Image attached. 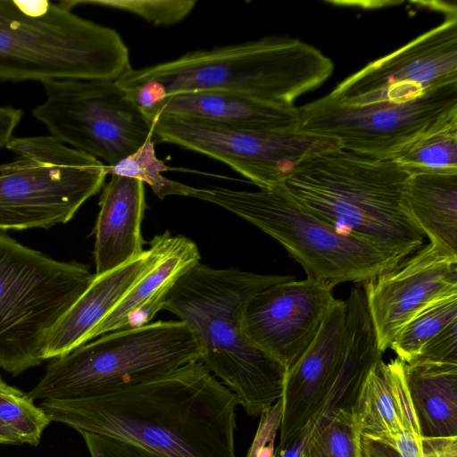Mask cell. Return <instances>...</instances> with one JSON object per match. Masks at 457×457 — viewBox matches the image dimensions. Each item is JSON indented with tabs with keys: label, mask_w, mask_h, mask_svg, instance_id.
<instances>
[{
	"label": "cell",
	"mask_w": 457,
	"mask_h": 457,
	"mask_svg": "<svg viewBox=\"0 0 457 457\" xmlns=\"http://www.w3.org/2000/svg\"><path fill=\"white\" fill-rule=\"evenodd\" d=\"M302 457H361L359 424L353 409L326 413Z\"/></svg>",
	"instance_id": "26"
},
{
	"label": "cell",
	"mask_w": 457,
	"mask_h": 457,
	"mask_svg": "<svg viewBox=\"0 0 457 457\" xmlns=\"http://www.w3.org/2000/svg\"><path fill=\"white\" fill-rule=\"evenodd\" d=\"M362 287L383 353L417 314L457 295V254L429 242Z\"/></svg>",
	"instance_id": "14"
},
{
	"label": "cell",
	"mask_w": 457,
	"mask_h": 457,
	"mask_svg": "<svg viewBox=\"0 0 457 457\" xmlns=\"http://www.w3.org/2000/svg\"><path fill=\"white\" fill-rule=\"evenodd\" d=\"M404 375L421 438L457 437V365L405 363Z\"/></svg>",
	"instance_id": "23"
},
{
	"label": "cell",
	"mask_w": 457,
	"mask_h": 457,
	"mask_svg": "<svg viewBox=\"0 0 457 457\" xmlns=\"http://www.w3.org/2000/svg\"><path fill=\"white\" fill-rule=\"evenodd\" d=\"M99 207L94 229L96 275L111 271L145 251L141 235L146 207L144 183L112 174Z\"/></svg>",
	"instance_id": "19"
},
{
	"label": "cell",
	"mask_w": 457,
	"mask_h": 457,
	"mask_svg": "<svg viewBox=\"0 0 457 457\" xmlns=\"http://www.w3.org/2000/svg\"><path fill=\"white\" fill-rule=\"evenodd\" d=\"M155 145L153 138L148 139L136 152L116 165L107 166L108 174L126 176L146 183L160 199L168 195L184 196L187 185L162 175L163 171L171 168L158 159L155 154Z\"/></svg>",
	"instance_id": "28"
},
{
	"label": "cell",
	"mask_w": 457,
	"mask_h": 457,
	"mask_svg": "<svg viewBox=\"0 0 457 457\" xmlns=\"http://www.w3.org/2000/svg\"><path fill=\"white\" fill-rule=\"evenodd\" d=\"M198 359V345L182 321L158 320L102 335L53 358L28 395L33 401L104 395L158 378Z\"/></svg>",
	"instance_id": "7"
},
{
	"label": "cell",
	"mask_w": 457,
	"mask_h": 457,
	"mask_svg": "<svg viewBox=\"0 0 457 457\" xmlns=\"http://www.w3.org/2000/svg\"><path fill=\"white\" fill-rule=\"evenodd\" d=\"M361 457H423L422 438L413 431H404L390 439L360 436Z\"/></svg>",
	"instance_id": "30"
},
{
	"label": "cell",
	"mask_w": 457,
	"mask_h": 457,
	"mask_svg": "<svg viewBox=\"0 0 457 457\" xmlns=\"http://www.w3.org/2000/svg\"><path fill=\"white\" fill-rule=\"evenodd\" d=\"M333 287L312 278L275 283L249 302L244 328L249 339L287 371L308 349L336 303Z\"/></svg>",
	"instance_id": "15"
},
{
	"label": "cell",
	"mask_w": 457,
	"mask_h": 457,
	"mask_svg": "<svg viewBox=\"0 0 457 457\" xmlns=\"http://www.w3.org/2000/svg\"><path fill=\"white\" fill-rule=\"evenodd\" d=\"M389 160L407 170H457V105L397 148Z\"/></svg>",
	"instance_id": "24"
},
{
	"label": "cell",
	"mask_w": 457,
	"mask_h": 457,
	"mask_svg": "<svg viewBox=\"0 0 457 457\" xmlns=\"http://www.w3.org/2000/svg\"><path fill=\"white\" fill-rule=\"evenodd\" d=\"M409 174L392 160L339 149L306 161L284 186L340 233L401 262L425 237L407 207Z\"/></svg>",
	"instance_id": "4"
},
{
	"label": "cell",
	"mask_w": 457,
	"mask_h": 457,
	"mask_svg": "<svg viewBox=\"0 0 457 457\" xmlns=\"http://www.w3.org/2000/svg\"><path fill=\"white\" fill-rule=\"evenodd\" d=\"M90 457H158L137 445L102 435L79 432Z\"/></svg>",
	"instance_id": "32"
},
{
	"label": "cell",
	"mask_w": 457,
	"mask_h": 457,
	"mask_svg": "<svg viewBox=\"0 0 457 457\" xmlns=\"http://www.w3.org/2000/svg\"><path fill=\"white\" fill-rule=\"evenodd\" d=\"M95 274L0 233V368L12 376L44 361L47 339Z\"/></svg>",
	"instance_id": "8"
},
{
	"label": "cell",
	"mask_w": 457,
	"mask_h": 457,
	"mask_svg": "<svg viewBox=\"0 0 457 457\" xmlns=\"http://www.w3.org/2000/svg\"><path fill=\"white\" fill-rule=\"evenodd\" d=\"M410 363L457 365V320L430 339Z\"/></svg>",
	"instance_id": "31"
},
{
	"label": "cell",
	"mask_w": 457,
	"mask_h": 457,
	"mask_svg": "<svg viewBox=\"0 0 457 457\" xmlns=\"http://www.w3.org/2000/svg\"><path fill=\"white\" fill-rule=\"evenodd\" d=\"M454 105H457V83L401 104L346 106L328 94L298 108V129L337 138L344 150L386 160Z\"/></svg>",
	"instance_id": "13"
},
{
	"label": "cell",
	"mask_w": 457,
	"mask_h": 457,
	"mask_svg": "<svg viewBox=\"0 0 457 457\" xmlns=\"http://www.w3.org/2000/svg\"><path fill=\"white\" fill-rule=\"evenodd\" d=\"M46 99L32 109L58 141L112 167L148 139L152 121L116 80L53 79L41 83Z\"/></svg>",
	"instance_id": "10"
},
{
	"label": "cell",
	"mask_w": 457,
	"mask_h": 457,
	"mask_svg": "<svg viewBox=\"0 0 457 457\" xmlns=\"http://www.w3.org/2000/svg\"><path fill=\"white\" fill-rule=\"evenodd\" d=\"M345 321V302L337 299L312 343L287 371L277 449L291 444L319 416L338 369Z\"/></svg>",
	"instance_id": "16"
},
{
	"label": "cell",
	"mask_w": 457,
	"mask_h": 457,
	"mask_svg": "<svg viewBox=\"0 0 457 457\" xmlns=\"http://www.w3.org/2000/svg\"><path fill=\"white\" fill-rule=\"evenodd\" d=\"M404 364L398 358L389 362L381 358L370 370L353 407L360 436L390 439L404 431L420 434Z\"/></svg>",
	"instance_id": "20"
},
{
	"label": "cell",
	"mask_w": 457,
	"mask_h": 457,
	"mask_svg": "<svg viewBox=\"0 0 457 457\" xmlns=\"http://www.w3.org/2000/svg\"><path fill=\"white\" fill-rule=\"evenodd\" d=\"M144 114L152 121L159 115H172L215 125L246 129L298 128L295 104H281L252 96L219 91L176 94L165 97Z\"/></svg>",
	"instance_id": "18"
},
{
	"label": "cell",
	"mask_w": 457,
	"mask_h": 457,
	"mask_svg": "<svg viewBox=\"0 0 457 457\" xmlns=\"http://www.w3.org/2000/svg\"><path fill=\"white\" fill-rule=\"evenodd\" d=\"M0 445H21L19 438L0 422Z\"/></svg>",
	"instance_id": "36"
},
{
	"label": "cell",
	"mask_w": 457,
	"mask_h": 457,
	"mask_svg": "<svg viewBox=\"0 0 457 457\" xmlns=\"http://www.w3.org/2000/svg\"><path fill=\"white\" fill-rule=\"evenodd\" d=\"M23 115L21 109L0 106V149L5 147L13 137L12 134Z\"/></svg>",
	"instance_id": "35"
},
{
	"label": "cell",
	"mask_w": 457,
	"mask_h": 457,
	"mask_svg": "<svg viewBox=\"0 0 457 457\" xmlns=\"http://www.w3.org/2000/svg\"><path fill=\"white\" fill-rule=\"evenodd\" d=\"M72 8L82 4H98L134 13L156 26H169L185 19L195 0H66Z\"/></svg>",
	"instance_id": "29"
},
{
	"label": "cell",
	"mask_w": 457,
	"mask_h": 457,
	"mask_svg": "<svg viewBox=\"0 0 457 457\" xmlns=\"http://www.w3.org/2000/svg\"><path fill=\"white\" fill-rule=\"evenodd\" d=\"M282 411L281 398L276 403L262 412V420L256 436L249 449L247 457H256L259 451L270 442L274 441L276 430L280 425Z\"/></svg>",
	"instance_id": "33"
},
{
	"label": "cell",
	"mask_w": 457,
	"mask_h": 457,
	"mask_svg": "<svg viewBox=\"0 0 457 457\" xmlns=\"http://www.w3.org/2000/svg\"><path fill=\"white\" fill-rule=\"evenodd\" d=\"M130 69L120 34L66 1L0 0V80H117Z\"/></svg>",
	"instance_id": "5"
},
{
	"label": "cell",
	"mask_w": 457,
	"mask_h": 457,
	"mask_svg": "<svg viewBox=\"0 0 457 457\" xmlns=\"http://www.w3.org/2000/svg\"><path fill=\"white\" fill-rule=\"evenodd\" d=\"M148 244L147 266L92 329L86 343L110 332L138 328L151 323L162 310L166 296L179 278L200 262L196 244L183 235L173 236L166 230L154 236Z\"/></svg>",
	"instance_id": "17"
},
{
	"label": "cell",
	"mask_w": 457,
	"mask_h": 457,
	"mask_svg": "<svg viewBox=\"0 0 457 457\" xmlns=\"http://www.w3.org/2000/svg\"><path fill=\"white\" fill-rule=\"evenodd\" d=\"M0 422L21 444L37 446L51 420L28 394L8 385L0 376Z\"/></svg>",
	"instance_id": "27"
},
{
	"label": "cell",
	"mask_w": 457,
	"mask_h": 457,
	"mask_svg": "<svg viewBox=\"0 0 457 457\" xmlns=\"http://www.w3.org/2000/svg\"><path fill=\"white\" fill-rule=\"evenodd\" d=\"M185 196L220 206L268 234L300 263L307 278L331 287L363 284L398 262L340 233L296 200L284 184L257 191L187 186Z\"/></svg>",
	"instance_id": "6"
},
{
	"label": "cell",
	"mask_w": 457,
	"mask_h": 457,
	"mask_svg": "<svg viewBox=\"0 0 457 457\" xmlns=\"http://www.w3.org/2000/svg\"><path fill=\"white\" fill-rule=\"evenodd\" d=\"M423 457H457V437L422 438Z\"/></svg>",
	"instance_id": "34"
},
{
	"label": "cell",
	"mask_w": 457,
	"mask_h": 457,
	"mask_svg": "<svg viewBox=\"0 0 457 457\" xmlns=\"http://www.w3.org/2000/svg\"><path fill=\"white\" fill-rule=\"evenodd\" d=\"M457 320V295L438 301L411 319L392 340L389 348L410 363L421 348L448 325Z\"/></svg>",
	"instance_id": "25"
},
{
	"label": "cell",
	"mask_w": 457,
	"mask_h": 457,
	"mask_svg": "<svg viewBox=\"0 0 457 457\" xmlns=\"http://www.w3.org/2000/svg\"><path fill=\"white\" fill-rule=\"evenodd\" d=\"M5 148L15 157L0 164V230L67 223L108 175L101 160L50 135L12 137Z\"/></svg>",
	"instance_id": "9"
},
{
	"label": "cell",
	"mask_w": 457,
	"mask_h": 457,
	"mask_svg": "<svg viewBox=\"0 0 457 457\" xmlns=\"http://www.w3.org/2000/svg\"><path fill=\"white\" fill-rule=\"evenodd\" d=\"M407 170L412 219L429 242L457 254V170Z\"/></svg>",
	"instance_id": "22"
},
{
	"label": "cell",
	"mask_w": 457,
	"mask_h": 457,
	"mask_svg": "<svg viewBox=\"0 0 457 457\" xmlns=\"http://www.w3.org/2000/svg\"><path fill=\"white\" fill-rule=\"evenodd\" d=\"M236 395L200 361L83 399L39 403L52 421L115 438L158 457H236Z\"/></svg>",
	"instance_id": "1"
},
{
	"label": "cell",
	"mask_w": 457,
	"mask_h": 457,
	"mask_svg": "<svg viewBox=\"0 0 457 457\" xmlns=\"http://www.w3.org/2000/svg\"><path fill=\"white\" fill-rule=\"evenodd\" d=\"M291 277L198 262L179 278L162 306L190 330L198 361L250 416L261 415L282 397L287 369L249 339L245 312L255 295Z\"/></svg>",
	"instance_id": "2"
},
{
	"label": "cell",
	"mask_w": 457,
	"mask_h": 457,
	"mask_svg": "<svg viewBox=\"0 0 457 457\" xmlns=\"http://www.w3.org/2000/svg\"><path fill=\"white\" fill-rule=\"evenodd\" d=\"M149 260L150 252L146 249L111 271L95 274L91 284L51 332L44 360L65 355L84 345L88 334L120 300Z\"/></svg>",
	"instance_id": "21"
},
{
	"label": "cell",
	"mask_w": 457,
	"mask_h": 457,
	"mask_svg": "<svg viewBox=\"0 0 457 457\" xmlns=\"http://www.w3.org/2000/svg\"><path fill=\"white\" fill-rule=\"evenodd\" d=\"M457 83V10L395 52L347 77L328 96L346 106L407 103Z\"/></svg>",
	"instance_id": "12"
},
{
	"label": "cell",
	"mask_w": 457,
	"mask_h": 457,
	"mask_svg": "<svg viewBox=\"0 0 457 457\" xmlns=\"http://www.w3.org/2000/svg\"><path fill=\"white\" fill-rule=\"evenodd\" d=\"M155 144L166 142L220 161L260 188L285 181L306 161L342 149L338 139L298 128L246 129L172 115L153 120Z\"/></svg>",
	"instance_id": "11"
},
{
	"label": "cell",
	"mask_w": 457,
	"mask_h": 457,
	"mask_svg": "<svg viewBox=\"0 0 457 457\" xmlns=\"http://www.w3.org/2000/svg\"><path fill=\"white\" fill-rule=\"evenodd\" d=\"M333 69L332 61L314 46L272 36L131 68L116 82L143 113L167 96L201 91L294 104L297 97L324 83Z\"/></svg>",
	"instance_id": "3"
}]
</instances>
